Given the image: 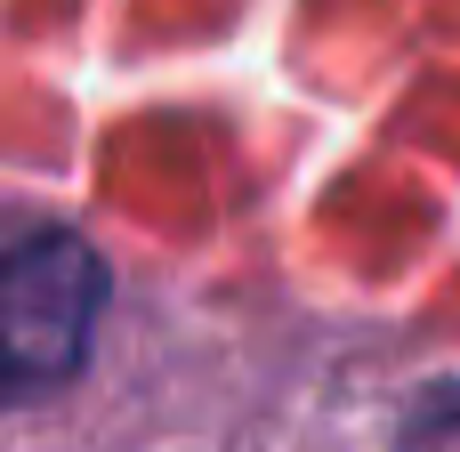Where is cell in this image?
<instances>
[{
  "instance_id": "1",
  "label": "cell",
  "mask_w": 460,
  "mask_h": 452,
  "mask_svg": "<svg viewBox=\"0 0 460 452\" xmlns=\"http://www.w3.org/2000/svg\"><path fill=\"white\" fill-rule=\"evenodd\" d=\"M97 307H105V267L81 235H32L0 259V412L81 372Z\"/></svg>"
},
{
  "instance_id": "2",
  "label": "cell",
  "mask_w": 460,
  "mask_h": 452,
  "mask_svg": "<svg viewBox=\"0 0 460 452\" xmlns=\"http://www.w3.org/2000/svg\"><path fill=\"white\" fill-rule=\"evenodd\" d=\"M404 452H460V388H453V396H437V404L404 429Z\"/></svg>"
}]
</instances>
